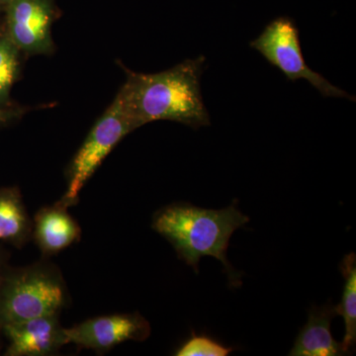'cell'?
I'll return each instance as SVG.
<instances>
[{
    "instance_id": "7",
    "label": "cell",
    "mask_w": 356,
    "mask_h": 356,
    "mask_svg": "<svg viewBox=\"0 0 356 356\" xmlns=\"http://www.w3.org/2000/svg\"><path fill=\"white\" fill-rule=\"evenodd\" d=\"M67 344L95 351H107L127 341H145L151 334L146 318L139 314H118L89 318L65 329Z\"/></svg>"
},
{
    "instance_id": "3",
    "label": "cell",
    "mask_w": 356,
    "mask_h": 356,
    "mask_svg": "<svg viewBox=\"0 0 356 356\" xmlns=\"http://www.w3.org/2000/svg\"><path fill=\"white\" fill-rule=\"evenodd\" d=\"M67 303L62 275L38 264L6 273L0 287V329L44 316L58 315Z\"/></svg>"
},
{
    "instance_id": "2",
    "label": "cell",
    "mask_w": 356,
    "mask_h": 356,
    "mask_svg": "<svg viewBox=\"0 0 356 356\" xmlns=\"http://www.w3.org/2000/svg\"><path fill=\"white\" fill-rule=\"evenodd\" d=\"M250 221L233 203L225 209H204L189 203H175L159 210L153 229L170 243L185 264L198 273L199 261L212 257L222 262L233 286L241 284L227 259L229 238Z\"/></svg>"
},
{
    "instance_id": "14",
    "label": "cell",
    "mask_w": 356,
    "mask_h": 356,
    "mask_svg": "<svg viewBox=\"0 0 356 356\" xmlns=\"http://www.w3.org/2000/svg\"><path fill=\"white\" fill-rule=\"evenodd\" d=\"M233 351V348L222 346L210 337L197 336L192 334L191 339L179 348L175 355L177 356H227Z\"/></svg>"
},
{
    "instance_id": "11",
    "label": "cell",
    "mask_w": 356,
    "mask_h": 356,
    "mask_svg": "<svg viewBox=\"0 0 356 356\" xmlns=\"http://www.w3.org/2000/svg\"><path fill=\"white\" fill-rule=\"evenodd\" d=\"M31 234V221L18 189H0V241L20 248Z\"/></svg>"
},
{
    "instance_id": "17",
    "label": "cell",
    "mask_w": 356,
    "mask_h": 356,
    "mask_svg": "<svg viewBox=\"0 0 356 356\" xmlns=\"http://www.w3.org/2000/svg\"><path fill=\"white\" fill-rule=\"evenodd\" d=\"M7 1H8V0H0V6H1V4H6Z\"/></svg>"
},
{
    "instance_id": "8",
    "label": "cell",
    "mask_w": 356,
    "mask_h": 356,
    "mask_svg": "<svg viewBox=\"0 0 356 356\" xmlns=\"http://www.w3.org/2000/svg\"><path fill=\"white\" fill-rule=\"evenodd\" d=\"M9 341L7 355L44 356L67 344L58 315L44 316L1 327Z\"/></svg>"
},
{
    "instance_id": "1",
    "label": "cell",
    "mask_w": 356,
    "mask_h": 356,
    "mask_svg": "<svg viewBox=\"0 0 356 356\" xmlns=\"http://www.w3.org/2000/svg\"><path fill=\"white\" fill-rule=\"evenodd\" d=\"M205 58L185 60L158 74L128 72L122 86L138 126L168 120L199 129L210 125L204 104L200 79Z\"/></svg>"
},
{
    "instance_id": "6",
    "label": "cell",
    "mask_w": 356,
    "mask_h": 356,
    "mask_svg": "<svg viewBox=\"0 0 356 356\" xmlns=\"http://www.w3.org/2000/svg\"><path fill=\"white\" fill-rule=\"evenodd\" d=\"M6 6V32L20 51L28 55L51 53L53 0H8Z\"/></svg>"
},
{
    "instance_id": "13",
    "label": "cell",
    "mask_w": 356,
    "mask_h": 356,
    "mask_svg": "<svg viewBox=\"0 0 356 356\" xmlns=\"http://www.w3.org/2000/svg\"><path fill=\"white\" fill-rule=\"evenodd\" d=\"M20 72V50L6 30L0 32V106H13L9 95Z\"/></svg>"
},
{
    "instance_id": "10",
    "label": "cell",
    "mask_w": 356,
    "mask_h": 356,
    "mask_svg": "<svg viewBox=\"0 0 356 356\" xmlns=\"http://www.w3.org/2000/svg\"><path fill=\"white\" fill-rule=\"evenodd\" d=\"M334 306L312 307L308 322L300 331L289 355L336 356L344 355L343 346L332 337V320L336 317Z\"/></svg>"
},
{
    "instance_id": "15",
    "label": "cell",
    "mask_w": 356,
    "mask_h": 356,
    "mask_svg": "<svg viewBox=\"0 0 356 356\" xmlns=\"http://www.w3.org/2000/svg\"><path fill=\"white\" fill-rule=\"evenodd\" d=\"M25 110L21 109L19 107L0 106V125H4V124L17 120V119H19L20 117L22 116Z\"/></svg>"
},
{
    "instance_id": "9",
    "label": "cell",
    "mask_w": 356,
    "mask_h": 356,
    "mask_svg": "<svg viewBox=\"0 0 356 356\" xmlns=\"http://www.w3.org/2000/svg\"><path fill=\"white\" fill-rule=\"evenodd\" d=\"M32 234L43 254H55L77 242L81 231L67 207L58 201L37 213Z\"/></svg>"
},
{
    "instance_id": "4",
    "label": "cell",
    "mask_w": 356,
    "mask_h": 356,
    "mask_svg": "<svg viewBox=\"0 0 356 356\" xmlns=\"http://www.w3.org/2000/svg\"><path fill=\"white\" fill-rule=\"evenodd\" d=\"M138 128L139 126L120 89L113 103L95 124L72 159L67 189L60 202L67 208L76 204L79 192L102 165L103 159L125 136Z\"/></svg>"
},
{
    "instance_id": "12",
    "label": "cell",
    "mask_w": 356,
    "mask_h": 356,
    "mask_svg": "<svg viewBox=\"0 0 356 356\" xmlns=\"http://www.w3.org/2000/svg\"><path fill=\"white\" fill-rule=\"evenodd\" d=\"M341 270L344 278L343 296L334 311L343 318L346 334L341 346L346 353L353 350L356 341V259L353 252L343 257Z\"/></svg>"
},
{
    "instance_id": "16",
    "label": "cell",
    "mask_w": 356,
    "mask_h": 356,
    "mask_svg": "<svg viewBox=\"0 0 356 356\" xmlns=\"http://www.w3.org/2000/svg\"><path fill=\"white\" fill-rule=\"evenodd\" d=\"M6 271H4V257L0 254V287H1L2 282L6 278Z\"/></svg>"
},
{
    "instance_id": "5",
    "label": "cell",
    "mask_w": 356,
    "mask_h": 356,
    "mask_svg": "<svg viewBox=\"0 0 356 356\" xmlns=\"http://www.w3.org/2000/svg\"><path fill=\"white\" fill-rule=\"evenodd\" d=\"M250 46L282 72L290 81L306 79L324 97L353 99L346 91L332 86L322 74L307 65L300 44L298 28L290 18L278 17L271 21L261 34L250 42Z\"/></svg>"
}]
</instances>
